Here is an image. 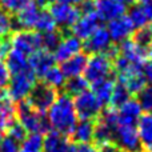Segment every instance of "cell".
<instances>
[{"label":"cell","instance_id":"c3c4849f","mask_svg":"<svg viewBox=\"0 0 152 152\" xmlns=\"http://www.w3.org/2000/svg\"><path fill=\"white\" fill-rule=\"evenodd\" d=\"M144 8H145V11H147L150 19L152 20V0L151 1H148V3H144Z\"/></svg>","mask_w":152,"mask_h":152},{"label":"cell","instance_id":"816d5d0a","mask_svg":"<svg viewBox=\"0 0 152 152\" xmlns=\"http://www.w3.org/2000/svg\"><path fill=\"white\" fill-rule=\"evenodd\" d=\"M147 58H150V60L152 61V42H151V44L148 45V48H147Z\"/></svg>","mask_w":152,"mask_h":152},{"label":"cell","instance_id":"9a60e30c","mask_svg":"<svg viewBox=\"0 0 152 152\" xmlns=\"http://www.w3.org/2000/svg\"><path fill=\"white\" fill-rule=\"evenodd\" d=\"M83 51V42L80 39H77L74 35H67V36L61 37L60 43L58 44V47L53 50L52 55L55 58V61H61L69 59L71 56L76 55V53Z\"/></svg>","mask_w":152,"mask_h":152},{"label":"cell","instance_id":"4fadbf2b","mask_svg":"<svg viewBox=\"0 0 152 152\" xmlns=\"http://www.w3.org/2000/svg\"><path fill=\"white\" fill-rule=\"evenodd\" d=\"M43 136V152H75V143L63 134L48 131Z\"/></svg>","mask_w":152,"mask_h":152},{"label":"cell","instance_id":"83f0119b","mask_svg":"<svg viewBox=\"0 0 152 152\" xmlns=\"http://www.w3.org/2000/svg\"><path fill=\"white\" fill-rule=\"evenodd\" d=\"M127 16L129 18L131 23L134 24L135 29L147 27L148 23L151 21L150 16H148L147 11H145V8H144V4H134V5H131V8H129Z\"/></svg>","mask_w":152,"mask_h":152},{"label":"cell","instance_id":"ab89813d","mask_svg":"<svg viewBox=\"0 0 152 152\" xmlns=\"http://www.w3.org/2000/svg\"><path fill=\"white\" fill-rule=\"evenodd\" d=\"M31 1L32 0H0V4L3 10H5L8 13H18Z\"/></svg>","mask_w":152,"mask_h":152},{"label":"cell","instance_id":"7dc6e473","mask_svg":"<svg viewBox=\"0 0 152 152\" xmlns=\"http://www.w3.org/2000/svg\"><path fill=\"white\" fill-rule=\"evenodd\" d=\"M40 8H47L50 4H52L55 0H34Z\"/></svg>","mask_w":152,"mask_h":152},{"label":"cell","instance_id":"e575fe53","mask_svg":"<svg viewBox=\"0 0 152 152\" xmlns=\"http://www.w3.org/2000/svg\"><path fill=\"white\" fill-rule=\"evenodd\" d=\"M137 103L144 113L152 112V86H145L137 94Z\"/></svg>","mask_w":152,"mask_h":152},{"label":"cell","instance_id":"4316f807","mask_svg":"<svg viewBox=\"0 0 152 152\" xmlns=\"http://www.w3.org/2000/svg\"><path fill=\"white\" fill-rule=\"evenodd\" d=\"M92 142H95V145L99 150L108 144H112L113 131L111 128H108L107 126H104L103 123L97 121V123H95V131H94V139H92Z\"/></svg>","mask_w":152,"mask_h":152},{"label":"cell","instance_id":"6da1fadb","mask_svg":"<svg viewBox=\"0 0 152 152\" xmlns=\"http://www.w3.org/2000/svg\"><path fill=\"white\" fill-rule=\"evenodd\" d=\"M45 116H47L51 129L66 136L71 135L75 124L79 120L75 112L74 99L66 92L56 96L55 102L45 112Z\"/></svg>","mask_w":152,"mask_h":152},{"label":"cell","instance_id":"9f6ffc18","mask_svg":"<svg viewBox=\"0 0 152 152\" xmlns=\"http://www.w3.org/2000/svg\"><path fill=\"white\" fill-rule=\"evenodd\" d=\"M151 152H152V150H151Z\"/></svg>","mask_w":152,"mask_h":152},{"label":"cell","instance_id":"f6af8a7d","mask_svg":"<svg viewBox=\"0 0 152 152\" xmlns=\"http://www.w3.org/2000/svg\"><path fill=\"white\" fill-rule=\"evenodd\" d=\"M75 152H100V150L95 144H91V143H84V144H77L76 145Z\"/></svg>","mask_w":152,"mask_h":152},{"label":"cell","instance_id":"30bf717a","mask_svg":"<svg viewBox=\"0 0 152 152\" xmlns=\"http://www.w3.org/2000/svg\"><path fill=\"white\" fill-rule=\"evenodd\" d=\"M105 29L110 34V37L112 43H121L127 39H131L135 32V27L131 23L127 13L113 19L111 21H107Z\"/></svg>","mask_w":152,"mask_h":152},{"label":"cell","instance_id":"e0dca14e","mask_svg":"<svg viewBox=\"0 0 152 152\" xmlns=\"http://www.w3.org/2000/svg\"><path fill=\"white\" fill-rule=\"evenodd\" d=\"M95 12L102 21H111L124 15L127 12V7H124L118 0H96Z\"/></svg>","mask_w":152,"mask_h":152},{"label":"cell","instance_id":"836d02e7","mask_svg":"<svg viewBox=\"0 0 152 152\" xmlns=\"http://www.w3.org/2000/svg\"><path fill=\"white\" fill-rule=\"evenodd\" d=\"M60 40H61V34L58 29L42 34V48L45 51H50V52H53V50L58 47Z\"/></svg>","mask_w":152,"mask_h":152},{"label":"cell","instance_id":"74e56055","mask_svg":"<svg viewBox=\"0 0 152 152\" xmlns=\"http://www.w3.org/2000/svg\"><path fill=\"white\" fill-rule=\"evenodd\" d=\"M13 29V19L11 13L0 7V37H8Z\"/></svg>","mask_w":152,"mask_h":152},{"label":"cell","instance_id":"44dd1931","mask_svg":"<svg viewBox=\"0 0 152 152\" xmlns=\"http://www.w3.org/2000/svg\"><path fill=\"white\" fill-rule=\"evenodd\" d=\"M118 83H121L131 95H137L145 86V79L142 74V68H135L123 75H118Z\"/></svg>","mask_w":152,"mask_h":152},{"label":"cell","instance_id":"d590c367","mask_svg":"<svg viewBox=\"0 0 152 152\" xmlns=\"http://www.w3.org/2000/svg\"><path fill=\"white\" fill-rule=\"evenodd\" d=\"M97 119H99L97 121L103 123L104 126H107L108 128H111L113 131V129L118 127V124H119L118 110H116V108H112V107L107 108L105 111H102V113H100V116Z\"/></svg>","mask_w":152,"mask_h":152},{"label":"cell","instance_id":"ba28073f","mask_svg":"<svg viewBox=\"0 0 152 152\" xmlns=\"http://www.w3.org/2000/svg\"><path fill=\"white\" fill-rule=\"evenodd\" d=\"M113 144L121 152H136L142 148L136 126L118 124L113 129Z\"/></svg>","mask_w":152,"mask_h":152},{"label":"cell","instance_id":"9c48e42d","mask_svg":"<svg viewBox=\"0 0 152 152\" xmlns=\"http://www.w3.org/2000/svg\"><path fill=\"white\" fill-rule=\"evenodd\" d=\"M56 96H58V94L53 88L45 86L44 83H36L26 100L37 112L45 113L48 108L52 105V103L55 102Z\"/></svg>","mask_w":152,"mask_h":152},{"label":"cell","instance_id":"7c38bea8","mask_svg":"<svg viewBox=\"0 0 152 152\" xmlns=\"http://www.w3.org/2000/svg\"><path fill=\"white\" fill-rule=\"evenodd\" d=\"M112 40L110 37L108 31L104 27H99L88 39L84 40L83 50L87 55H95V53H105L108 48L112 45Z\"/></svg>","mask_w":152,"mask_h":152},{"label":"cell","instance_id":"2e32d148","mask_svg":"<svg viewBox=\"0 0 152 152\" xmlns=\"http://www.w3.org/2000/svg\"><path fill=\"white\" fill-rule=\"evenodd\" d=\"M55 58H53L52 52L45 50H39L35 53H32L28 58V66L29 69L35 74V76L42 79V76L48 71L52 66H55Z\"/></svg>","mask_w":152,"mask_h":152},{"label":"cell","instance_id":"cb8c5ba5","mask_svg":"<svg viewBox=\"0 0 152 152\" xmlns=\"http://www.w3.org/2000/svg\"><path fill=\"white\" fill-rule=\"evenodd\" d=\"M95 131V121L94 120H77L74 129L71 132V136L77 144L91 143L94 139Z\"/></svg>","mask_w":152,"mask_h":152},{"label":"cell","instance_id":"f546056e","mask_svg":"<svg viewBox=\"0 0 152 152\" xmlns=\"http://www.w3.org/2000/svg\"><path fill=\"white\" fill-rule=\"evenodd\" d=\"M19 152H43V135L27 134L19 144Z\"/></svg>","mask_w":152,"mask_h":152},{"label":"cell","instance_id":"277c9868","mask_svg":"<svg viewBox=\"0 0 152 152\" xmlns=\"http://www.w3.org/2000/svg\"><path fill=\"white\" fill-rule=\"evenodd\" d=\"M74 99L75 112L79 120H95L103 111V104L89 89L79 94Z\"/></svg>","mask_w":152,"mask_h":152},{"label":"cell","instance_id":"681fc988","mask_svg":"<svg viewBox=\"0 0 152 152\" xmlns=\"http://www.w3.org/2000/svg\"><path fill=\"white\" fill-rule=\"evenodd\" d=\"M118 1L121 3L124 7H131V5L135 4V1H136V0H118Z\"/></svg>","mask_w":152,"mask_h":152},{"label":"cell","instance_id":"ac0fdd59","mask_svg":"<svg viewBox=\"0 0 152 152\" xmlns=\"http://www.w3.org/2000/svg\"><path fill=\"white\" fill-rule=\"evenodd\" d=\"M42 8L32 0L29 4H27L23 10H20L16 13V18L13 19V27H18L19 29H34L35 24L37 21V18L40 15Z\"/></svg>","mask_w":152,"mask_h":152},{"label":"cell","instance_id":"f5cc1de1","mask_svg":"<svg viewBox=\"0 0 152 152\" xmlns=\"http://www.w3.org/2000/svg\"><path fill=\"white\" fill-rule=\"evenodd\" d=\"M137 1H139L140 4H144V3H148V1H151V0H137Z\"/></svg>","mask_w":152,"mask_h":152},{"label":"cell","instance_id":"f907efd6","mask_svg":"<svg viewBox=\"0 0 152 152\" xmlns=\"http://www.w3.org/2000/svg\"><path fill=\"white\" fill-rule=\"evenodd\" d=\"M58 1L61 3H67V4H72V5H79L83 0H58Z\"/></svg>","mask_w":152,"mask_h":152},{"label":"cell","instance_id":"d6a6232c","mask_svg":"<svg viewBox=\"0 0 152 152\" xmlns=\"http://www.w3.org/2000/svg\"><path fill=\"white\" fill-rule=\"evenodd\" d=\"M129 97H131V94L128 92V89H127L121 83H118V81H116L108 104H110V107H112V108H119L121 104H124Z\"/></svg>","mask_w":152,"mask_h":152},{"label":"cell","instance_id":"d4e9b609","mask_svg":"<svg viewBox=\"0 0 152 152\" xmlns=\"http://www.w3.org/2000/svg\"><path fill=\"white\" fill-rule=\"evenodd\" d=\"M4 64L7 66L8 71H10L11 75H16V74H20V72H24L27 69H29L28 66V56L23 55L21 52L16 50H12L8 52V55L5 56L4 59Z\"/></svg>","mask_w":152,"mask_h":152},{"label":"cell","instance_id":"60d3db41","mask_svg":"<svg viewBox=\"0 0 152 152\" xmlns=\"http://www.w3.org/2000/svg\"><path fill=\"white\" fill-rule=\"evenodd\" d=\"M19 144L16 140H13L12 137L4 136L0 137V152H19Z\"/></svg>","mask_w":152,"mask_h":152},{"label":"cell","instance_id":"d6986e66","mask_svg":"<svg viewBox=\"0 0 152 152\" xmlns=\"http://www.w3.org/2000/svg\"><path fill=\"white\" fill-rule=\"evenodd\" d=\"M118 110L119 124H128V126H136L137 120L143 115V111L140 108L136 99L129 97L124 104H121Z\"/></svg>","mask_w":152,"mask_h":152},{"label":"cell","instance_id":"7402d4cb","mask_svg":"<svg viewBox=\"0 0 152 152\" xmlns=\"http://www.w3.org/2000/svg\"><path fill=\"white\" fill-rule=\"evenodd\" d=\"M116 81L113 80L112 77H104L100 79V80H96L94 83H91V89L89 91L96 96V99L102 103L103 105L108 104L111 99V95H112L113 87H115Z\"/></svg>","mask_w":152,"mask_h":152},{"label":"cell","instance_id":"4dcf8cb0","mask_svg":"<svg viewBox=\"0 0 152 152\" xmlns=\"http://www.w3.org/2000/svg\"><path fill=\"white\" fill-rule=\"evenodd\" d=\"M0 118L7 121H12L16 119V105L8 97L5 89L0 91Z\"/></svg>","mask_w":152,"mask_h":152},{"label":"cell","instance_id":"484cf974","mask_svg":"<svg viewBox=\"0 0 152 152\" xmlns=\"http://www.w3.org/2000/svg\"><path fill=\"white\" fill-rule=\"evenodd\" d=\"M66 80H67V77L64 76L63 71H61L60 67H58L56 64L51 67V68L42 76V83H44L45 86L53 88L55 91L63 88L64 84H66Z\"/></svg>","mask_w":152,"mask_h":152},{"label":"cell","instance_id":"db71d44e","mask_svg":"<svg viewBox=\"0 0 152 152\" xmlns=\"http://www.w3.org/2000/svg\"><path fill=\"white\" fill-rule=\"evenodd\" d=\"M136 152H148V151H144V150H139V151H136Z\"/></svg>","mask_w":152,"mask_h":152},{"label":"cell","instance_id":"8992f818","mask_svg":"<svg viewBox=\"0 0 152 152\" xmlns=\"http://www.w3.org/2000/svg\"><path fill=\"white\" fill-rule=\"evenodd\" d=\"M48 12L52 16L56 27H60L61 29H69L81 15L77 5L67 4L58 0L48 5Z\"/></svg>","mask_w":152,"mask_h":152},{"label":"cell","instance_id":"b9f144b4","mask_svg":"<svg viewBox=\"0 0 152 152\" xmlns=\"http://www.w3.org/2000/svg\"><path fill=\"white\" fill-rule=\"evenodd\" d=\"M10 79H11V74L8 71L7 66L4 64L3 60H0V91L7 88L8 83H10Z\"/></svg>","mask_w":152,"mask_h":152},{"label":"cell","instance_id":"7a4b0ae2","mask_svg":"<svg viewBox=\"0 0 152 152\" xmlns=\"http://www.w3.org/2000/svg\"><path fill=\"white\" fill-rule=\"evenodd\" d=\"M16 120L23 126L27 134H47L51 131L45 113H40L28 104L27 100L19 102L16 105Z\"/></svg>","mask_w":152,"mask_h":152},{"label":"cell","instance_id":"ffe728a7","mask_svg":"<svg viewBox=\"0 0 152 152\" xmlns=\"http://www.w3.org/2000/svg\"><path fill=\"white\" fill-rule=\"evenodd\" d=\"M87 60H88V55L84 52H79L76 55L71 56L69 59L61 61L60 69L63 71L64 76L67 79L75 77V76H80L84 74V69L87 66Z\"/></svg>","mask_w":152,"mask_h":152},{"label":"cell","instance_id":"3957f363","mask_svg":"<svg viewBox=\"0 0 152 152\" xmlns=\"http://www.w3.org/2000/svg\"><path fill=\"white\" fill-rule=\"evenodd\" d=\"M36 79L37 77L31 69H27V71L16 75H11L10 83H8L7 89H5L8 97L13 103L26 100L28 97L29 92L34 88V86L36 84Z\"/></svg>","mask_w":152,"mask_h":152},{"label":"cell","instance_id":"ee69618b","mask_svg":"<svg viewBox=\"0 0 152 152\" xmlns=\"http://www.w3.org/2000/svg\"><path fill=\"white\" fill-rule=\"evenodd\" d=\"M142 74L145 79L147 86H152V61H145L142 67Z\"/></svg>","mask_w":152,"mask_h":152},{"label":"cell","instance_id":"1f68e13d","mask_svg":"<svg viewBox=\"0 0 152 152\" xmlns=\"http://www.w3.org/2000/svg\"><path fill=\"white\" fill-rule=\"evenodd\" d=\"M55 29H58V28H56V24L53 21L51 13L48 12V10L42 8L40 15L37 18V21L35 24L34 31L39 32V34H45V32H51V31H55Z\"/></svg>","mask_w":152,"mask_h":152},{"label":"cell","instance_id":"f1b7e54d","mask_svg":"<svg viewBox=\"0 0 152 152\" xmlns=\"http://www.w3.org/2000/svg\"><path fill=\"white\" fill-rule=\"evenodd\" d=\"M89 87V83L87 81V79L84 77L83 75L80 76H75V77H69L66 80V84H64V92L69 96H77L79 94L87 91Z\"/></svg>","mask_w":152,"mask_h":152},{"label":"cell","instance_id":"52a82bcc","mask_svg":"<svg viewBox=\"0 0 152 152\" xmlns=\"http://www.w3.org/2000/svg\"><path fill=\"white\" fill-rule=\"evenodd\" d=\"M113 72L112 60L105 53H95L91 55L87 60L84 69V77L89 84L104 77H110Z\"/></svg>","mask_w":152,"mask_h":152},{"label":"cell","instance_id":"7bdbcfd3","mask_svg":"<svg viewBox=\"0 0 152 152\" xmlns=\"http://www.w3.org/2000/svg\"><path fill=\"white\" fill-rule=\"evenodd\" d=\"M11 39L10 37H0V60L5 59L8 52L11 51Z\"/></svg>","mask_w":152,"mask_h":152},{"label":"cell","instance_id":"bcb514c9","mask_svg":"<svg viewBox=\"0 0 152 152\" xmlns=\"http://www.w3.org/2000/svg\"><path fill=\"white\" fill-rule=\"evenodd\" d=\"M11 121H7L5 119H3V118H0V137L3 136V135L5 134V131H7V127H8V124H10Z\"/></svg>","mask_w":152,"mask_h":152},{"label":"cell","instance_id":"f35d334b","mask_svg":"<svg viewBox=\"0 0 152 152\" xmlns=\"http://www.w3.org/2000/svg\"><path fill=\"white\" fill-rule=\"evenodd\" d=\"M5 135L10 136V137H12V139L16 140L18 143H20L21 140L27 136V131L23 128V126H21V124L15 119V120H12L10 124H8L7 131H5Z\"/></svg>","mask_w":152,"mask_h":152},{"label":"cell","instance_id":"8fae6325","mask_svg":"<svg viewBox=\"0 0 152 152\" xmlns=\"http://www.w3.org/2000/svg\"><path fill=\"white\" fill-rule=\"evenodd\" d=\"M102 20L99 19V16L96 15V12H87L81 13L80 18L76 20V23L71 27V32L74 36L77 39H80L81 42H84L86 39H88L95 31L100 27Z\"/></svg>","mask_w":152,"mask_h":152},{"label":"cell","instance_id":"8d00e7d4","mask_svg":"<svg viewBox=\"0 0 152 152\" xmlns=\"http://www.w3.org/2000/svg\"><path fill=\"white\" fill-rule=\"evenodd\" d=\"M132 40H134L135 43H137L140 47L147 50L148 45H150L152 42V29L148 26L143 27V28L135 29L134 35H132Z\"/></svg>","mask_w":152,"mask_h":152},{"label":"cell","instance_id":"603a6c76","mask_svg":"<svg viewBox=\"0 0 152 152\" xmlns=\"http://www.w3.org/2000/svg\"><path fill=\"white\" fill-rule=\"evenodd\" d=\"M140 145L145 150H152V115L143 113L136 123Z\"/></svg>","mask_w":152,"mask_h":152},{"label":"cell","instance_id":"5b68a950","mask_svg":"<svg viewBox=\"0 0 152 152\" xmlns=\"http://www.w3.org/2000/svg\"><path fill=\"white\" fill-rule=\"evenodd\" d=\"M11 47L26 56H31L36 51L42 50V34L34 29H19L12 34Z\"/></svg>","mask_w":152,"mask_h":152},{"label":"cell","instance_id":"5bb4252c","mask_svg":"<svg viewBox=\"0 0 152 152\" xmlns=\"http://www.w3.org/2000/svg\"><path fill=\"white\" fill-rule=\"evenodd\" d=\"M119 55H121L124 59H127L132 66L140 67V68L144 66V63L148 59L147 58V50L140 47L137 43H135L134 40H132V37L120 43Z\"/></svg>","mask_w":152,"mask_h":152},{"label":"cell","instance_id":"11a10c76","mask_svg":"<svg viewBox=\"0 0 152 152\" xmlns=\"http://www.w3.org/2000/svg\"><path fill=\"white\" fill-rule=\"evenodd\" d=\"M151 21H152V20H151ZM150 28H151V29H152V24H151V27H150Z\"/></svg>","mask_w":152,"mask_h":152}]
</instances>
